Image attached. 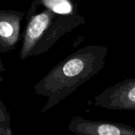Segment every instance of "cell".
Listing matches in <instances>:
<instances>
[{"label":"cell","instance_id":"4","mask_svg":"<svg viewBox=\"0 0 135 135\" xmlns=\"http://www.w3.org/2000/svg\"><path fill=\"white\" fill-rule=\"evenodd\" d=\"M87 130L92 135H135V131L133 129L108 123H92Z\"/></svg>","mask_w":135,"mask_h":135},{"label":"cell","instance_id":"1","mask_svg":"<svg viewBox=\"0 0 135 135\" xmlns=\"http://www.w3.org/2000/svg\"><path fill=\"white\" fill-rule=\"evenodd\" d=\"M53 15L51 11L45 10L34 16L29 21L21 51V58L25 59L33 49L50 25Z\"/></svg>","mask_w":135,"mask_h":135},{"label":"cell","instance_id":"5","mask_svg":"<svg viewBox=\"0 0 135 135\" xmlns=\"http://www.w3.org/2000/svg\"><path fill=\"white\" fill-rule=\"evenodd\" d=\"M41 2L50 11L58 14L71 15L74 11L72 0H41Z\"/></svg>","mask_w":135,"mask_h":135},{"label":"cell","instance_id":"3","mask_svg":"<svg viewBox=\"0 0 135 135\" xmlns=\"http://www.w3.org/2000/svg\"><path fill=\"white\" fill-rule=\"evenodd\" d=\"M20 21L21 18L15 14L0 13V44L10 47L17 43Z\"/></svg>","mask_w":135,"mask_h":135},{"label":"cell","instance_id":"6","mask_svg":"<svg viewBox=\"0 0 135 135\" xmlns=\"http://www.w3.org/2000/svg\"><path fill=\"white\" fill-rule=\"evenodd\" d=\"M100 1H115V0H100Z\"/></svg>","mask_w":135,"mask_h":135},{"label":"cell","instance_id":"2","mask_svg":"<svg viewBox=\"0 0 135 135\" xmlns=\"http://www.w3.org/2000/svg\"><path fill=\"white\" fill-rule=\"evenodd\" d=\"M107 101H118L117 104H123L125 108H135V78L122 81L115 86L108 89L102 95Z\"/></svg>","mask_w":135,"mask_h":135}]
</instances>
